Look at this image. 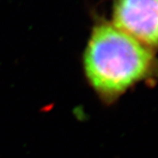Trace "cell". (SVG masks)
<instances>
[{
  "label": "cell",
  "mask_w": 158,
  "mask_h": 158,
  "mask_svg": "<svg viewBox=\"0 0 158 158\" xmlns=\"http://www.w3.org/2000/svg\"><path fill=\"white\" fill-rule=\"evenodd\" d=\"M84 66L92 88L109 101L140 83H158L156 53L109 21H100L92 29Z\"/></svg>",
  "instance_id": "obj_1"
},
{
  "label": "cell",
  "mask_w": 158,
  "mask_h": 158,
  "mask_svg": "<svg viewBox=\"0 0 158 158\" xmlns=\"http://www.w3.org/2000/svg\"><path fill=\"white\" fill-rule=\"evenodd\" d=\"M111 22L149 49L158 51V0H114Z\"/></svg>",
  "instance_id": "obj_2"
}]
</instances>
